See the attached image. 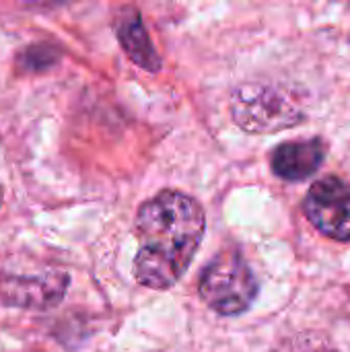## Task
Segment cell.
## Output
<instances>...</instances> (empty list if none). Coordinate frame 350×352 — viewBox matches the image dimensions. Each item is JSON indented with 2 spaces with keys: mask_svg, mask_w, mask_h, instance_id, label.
I'll return each mask as SVG.
<instances>
[{
  "mask_svg": "<svg viewBox=\"0 0 350 352\" xmlns=\"http://www.w3.org/2000/svg\"><path fill=\"white\" fill-rule=\"evenodd\" d=\"M349 2H350V0H349Z\"/></svg>",
  "mask_w": 350,
  "mask_h": 352,
  "instance_id": "cell-10",
  "label": "cell"
},
{
  "mask_svg": "<svg viewBox=\"0 0 350 352\" xmlns=\"http://www.w3.org/2000/svg\"><path fill=\"white\" fill-rule=\"evenodd\" d=\"M116 31L122 47L130 56L132 62H136L144 70H159V56L142 27V21L136 10L128 8L122 10L116 19Z\"/></svg>",
  "mask_w": 350,
  "mask_h": 352,
  "instance_id": "cell-7",
  "label": "cell"
},
{
  "mask_svg": "<svg viewBox=\"0 0 350 352\" xmlns=\"http://www.w3.org/2000/svg\"><path fill=\"white\" fill-rule=\"evenodd\" d=\"M303 210L322 235L350 241V186L338 177L316 182L305 196Z\"/></svg>",
  "mask_w": 350,
  "mask_h": 352,
  "instance_id": "cell-4",
  "label": "cell"
},
{
  "mask_svg": "<svg viewBox=\"0 0 350 352\" xmlns=\"http://www.w3.org/2000/svg\"><path fill=\"white\" fill-rule=\"evenodd\" d=\"M198 291L202 301L219 316H239L250 309L260 285L237 252H223L202 270Z\"/></svg>",
  "mask_w": 350,
  "mask_h": 352,
  "instance_id": "cell-2",
  "label": "cell"
},
{
  "mask_svg": "<svg viewBox=\"0 0 350 352\" xmlns=\"http://www.w3.org/2000/svg\"><path fill=\"white\" fill-rule=\"evenodd\" d=\"M272 352H338L336 346L318 332H301L297 336L285 338Z\"/></svg>",
  "mask_w": 350,
  "mask_h": 352,
  "instance_id": "cell-8",
  "label": "cell"
},
{
  "mask_svg": "<svg viewBox=\"0 0 350 352\" xmlns=\"http://www.w3.org/2000/svg\"><path fill=\"white\" fill-rule=\"evenodd\" d=\"M68 287L64 272H47L41 276H6L0 278V299L12 307L50 309L62 301Z\"/></svg>",
  "mask_w": 350,
  "mask_h": 352,
  "instance_id": "cell-5",
  "label": "cell"
},
{
  "mask_svg": "<svg viewBox=\"0 0 350 352\" xmlns=\"http://www.w3.org/2000/svg\"><path fill=\"white\" fill-rule=\"evenodd\" d=\"M29 4H35V6H56V4H64V2H70V0H25Z\"/></svg>",
  "mask_w": 350,
  "mask_h": 352,
  "instance_id": "cell-9",
  "label": "cell"
},
{
  "mask_svg": "<svg viewBox=\"0 0 350 352\" xmlns=\"http://www.w3.org/2000/svg\"><path fill=\"white\" fill-rule=\"evenodd\" d=\"M235 122L252 132H274L303 120L299 107L281 91L262 85H243L231 101Z\"/></svg>",
  "mask_w": 350,
  "mask_h": 352,
  "instance_id": "cell-3",
  "label": "cell"
},
{
  "mask_svg": "<svg viewBox=\"0 0 350 352\" xmlns=\"http://www.w3.org/2000/svg\"><path fill=\"white\" fill-rule=\"evenodd\" d=\"M134 229L138 237L134 278L146 289L165 291L190 268L204 237L206 219L192 196L163 190L138 208Z\"/></svg>",
  "mask_w": 350,
  "mask_h": 352,
  "instance_id": "cell-1",
  "label": "cell"
},
{
  "mask_svg": "<svg viewBox=\"0 0 350 352\" xmlns=\"http://www.w3.org/2000/svg\"><path fill=\"white\" fill-rule=\"evenodd\" d=\"M326 159V144L320 138L291 140L272 153V171L287 182H303L311 177Z\"/></svg>",
  "mask_w": 350,
  "mask_h": 352,
  "instance_id": "cell-6",
  "label": "cell"
}]
</instances>
